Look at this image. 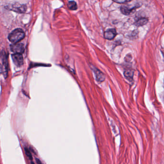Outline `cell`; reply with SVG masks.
Segmentation results:
<instances>
[{"label": "cell", "mask_w": 164, "mask_h": 164, "mask_svg": "<svg viewBox=\"0 0 164 164\" xmlns=\"http://www.w3.org/2000/svg\"><path fill=\"white\" fill-rule=\"evenodd\" d=\"M25 34L23 30L20 28L15 29L9 35L8 39L9 41L13 43H17L24 39Z\"/></svg>", "instance_id": "1"}, {"label": "cell", "mask_w": 164, "mask_h": 164, "mask_svg": "<svg viewBox=\"0 0 164 164\" xmlns=\"http://www.w3.org/2000/svg\"><path fill=\"white\" fill-rule=\"evenodd\" d=\"M5 8L18 14H23L26 11V7L24 4H10L5 7Z\"/></svg>", "instance_id": "2"}, {"label": "cell", "mask_w": 164, "mask_h": 164, "mask_svg": "<svg viewBox=\"0 0 164 164\" xmlns=\"http://www.w3.org/2000/svg\"><path fill=\"white\" fill-rule=\"evenodd\" d=\"M3 54H1V72L4 74V77H7V55L4 52H3Z\"/></svg>", "instance_id": "3"}, {"label": "cell", "mask_w": 164, "mask_h": 164, "mask_svg": "<svg viewBox=\"0 0 164 164\" xmlns=\"http://www.w3.org/2000/svg\"><path fill=\"white\" fill-rule=\"evenodd\" d=\"M10 49L15 53L22 54L24 52V45L22 43H15L10 46Z\"/></svg>", "instance_id": "4"}, {"label": "cell", "mask_w": 164, "mask_h": 164, "mask_svg": "<svg viewBox=\"0 0 164 164\" xmlns=\"http://www.w3.org/2000/svg\"><path fill=\"white\" fill-rule=\"evenodd\" d=\"M140 5H136L132 8L127 7H122L120 8V10L121 13L125 15H129L134 13L135 12L136 9L140 7Z\"/></svg>", "instance_id": "5"}, {"label": "cell", "mask_w": 164, "mask_h": 164, "mask_svg": "<svg viewBox=\"0 0 164 164\" xmlns=\"http://www.w3.org/2000/svg\"><path fill=\"white\" fill-rule=\"evenodd\" d=\"M13 61L14 63L17 66H20L23 64L24 60L21 54L15 53L12 56Z\"/></svg>", "instance_id": "6"}, {"label": "cell", "mask_w": 164, "mask_h": 164, "mask_svg": "<svg viewBox=\"0 0 164 164\" xmlns=\"http://www.w3.org/2000/svg\"><path fill=\"white\" fill-rule=\"evenodd\" d=\"M117 34V31L115 29L111 28L108 29L104 32V36L105 39L108 40H112L115 38Z\"/></svg>", "instance_id": "7"}, {"label": "cell", "mask_w": 164, "mask_h": 164, "mask_svg": "<svg viewBox=\"0 0 164 164\" xmlns=\"http://www.w3.org/2000/svg\"><path fill=\"white\" fill-rule=\"evenodd\" d=\"M93 71H94V73H95L97 80L99 82H101L104 80L105 77H104V74H103L102 72H101L99 70L96 68H95Z\"/></svg>", "instance_id": "8"}, {"label": "cell", "mask_w": 164, "mask_h": 164, "mask_svg": "<svg viewBox=\"0 0 164 164\" xmlns=\"http://www.w3.org/2000/svg\"><path fill=\"white\" fill-rule=\"evenodd\" d=\"M148 21H149V20L147 18L141 17L137 19L134 24H135V25L136 26L138 27L146 25L148 23Z\"/></svg>", "instance_id": "9"}, {"label": "cell", "mask_w": 164, "mask_h": 164, "mask_svg": "<svg viewBox=\"0 0 164 164\" xmlns=\"http://www.w3.org/2000/svg\"><path fill=\"white\" fill-rule=\"evenodd\" d=\"M134 71L132 69H128L124 71V76L129 80H132L134 76Z\"/></svg>", "instance_id": "10"}, {"label": "cell", "mask_w": 164, "mask_h": 164, "mask_svg": "<svg viewBox=\"0 0 164 164\" xmlns=\"http://www.w3.org/2000/svg\"><path fill=\"white\" fill-rule=\"evenodd\" d=\"M68 7L70 10H72V11H75V10L78 9L77 4L76 3L75 1H69L68 3Z\"/></svg>", "instance_id": "11"}, {"label": "cell", "mask_w": 164, "mask_h": 164, "mask_svg": "<svg viewBox=\"0 0 164 164\" xmlns=\"http://www.w3.org/2000/svg\"><path fill=\"white\" fill-rule=\"evenodd\" d=\"M25 151L26 154L27 155V157H29V159H30V160H32V154L30 153V151L27 148H25Z\"/></svg>", "instance_id": "12"}, {"label": "cell", "mask_w": 164, "mask_h": 164, "mask_svg": "<svg viewBox=\"0 0 164 164\" xmlns=\"http://www.w3.org/2000/svg\"><path fill=\"white\" fill-rule=\"evenodd\" d=\"M112 1L115 3H118V4H124V3L129 2L132 0H112Z\"/></svg>", "instance_id": "13"}, {"label": "cell", "mask_w": 164, "mask_h": 164, "mask_svg": "<svg viewBox=\"0 0 164 164\" xmlns=\"http://www.w3.org/2000/svg\"><path fill=\"white\" fill-rule=\"evenodd\" d=\"M36 162H37V164H42V163H41V161H40V160H39V159H37H37H36Z\"/></svg>", "instance_id": "14"}, {"label": "cell", "mask_w": 164, "mask_h": 164, "mask_svg": "<svg viewBox=\"0 0 164 164\" xmlns=\"http://www.w3.org/2000/svg\"><path fill=\"white\" fill-rule=\"evenodd\" d=\"M31 164H34V163H33V162H32V163H31Z\"/></svg>", "instance_id": "15"}]
</instances>
